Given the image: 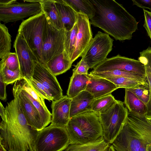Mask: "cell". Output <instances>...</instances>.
<instances>
[{"instance_id": "6da1fadb", "label": "cell", "mask_w": 151, "mask_h": 151, "mask_svg": "<svg viewBox=\"0 0 151 151\" xmlns=\"http://www.w3.org/2000/svg\"><path fill=\"white\" fill-rule=\"evenodd\" d=\"M94 10L89 20L116 40H130L138 28V22L123 5L114 0H89Z\"/></svg>"}, {"instance_id": "7a4b0ae2", "label": "cell", "mask_w": 151, "mask_h": 151, "mask_svg": "<svg viewBox=\"0 0 151 151\" xmlns=\"http://www.w3.org/2000/svg\"><path fill=\"white\" fill-rule=\"evenodd\" d=\"M12 93L14 99L8 103L5 119L0 124V143L7 151H33L38 131L28 124L17 97Z\"/></svg>"}, {"instance_id": "3957f363", "label": "cell", "mask_w": 151, "mask_h": 151, "mask_svg": "<svg viewBox=\"0 0 151 151\" xmlns=\"http://www.w3.org/2000/svg\"><path fill=\"white\" fill-rule=\"evenodd\" d=\"M127 119L111 144L115 151H146L151 144V124L144 116L132 115Z\"/></svg>"}, {"instance_id": "277c9868", "label": "cell", "mask_w": 151, "mask_h": 151, "mask_svg": "<svg viewBox=\"0 0 151 151\" xmlns=\"http://www.w3.org/2000/svg\"><path fill=\"white\" fill-rule=\"evenodd\" d=\"M66 128L70 144H86L103 137L99 114L92 111L70 118Z\"/></svg>"}, {"instance_id": "5b68a950", "label": "cell", "mask_w": 151, "mask_h": 151, "mask_svg": "<svg viewBox=\"0 0 151 151\" xmlns=\"http://www.w3.org/2000/svg\"><path fill=\"white\" fill-rule=\"evenodd\" d=\"M47 23L45 14L42 11L23 20L18 31V33L24 38L38 61L41 63Z\"/></svg>"}, {"instance_id": "8992f818", "label": "cell", "mask_w": 151, "mask_h": 151, "mask_svg": "<svg viewBox=\"0 0 151 151\" xmlns=\"http://www.w3.org/2000/svg\"><path fill=\"white\" fill-rule=\"evenodd\" d=\"M129 114L124 103L120 101L106 111L99 114L103 137L109 144H112L127 121Z\"/></svg>"}, {"instance_id": "52a82bcc", "label": "cell", "mask_w": 151, "mask_h": 151, "mask_svg": "<svg viewBox=\"0 0 151 151\" xmlns=\"http://www.w3.org/2000/svg\"><path fill=\"white\" fill-rule=\"evenodd\" d=\"M42 11L39 0L0 1V21L15 22L36 15Z\"/></svg>"}, {"instance_id": "ba28073f", "label": "cell", "mask_w": 151, "mask_h": 151, "mask_svg": "<svg viewBox=\"0 0 151 151\" xmlns=\"http://www.w3.org/2000/svg\"><path fill=\"white\" fill-rule=\"evenodd\" d=\"M70 144L66 127L50 125L38 131L33 151H63Z\"/></svg>"}, {"instance_id": "9c48e42d", "label": "cell", "mask_w": 151, "mask_h": 151, "mask_svg": "<svg viewBox=\"0 0 151 151\" xmlns=\"http://www.w3.org/2000/svg\"><path fill=\"white\" fill-rule=\"evenodd\" d=\"M113 41L107 33L99 31L95 35L82 57L89 69L93 68L107 58L112 50Z\"/></svg>"}, {"instance_id": "30bf717a", "label": "cell", "mask_w": 151, "mask_h": 151, "mask_svg": "<svg viewBox=\"0 0 151 151\" xmlns=\"http://www.w3.org/2000/svg\"><path fill=\"white\" fill-rule=\"evenodd\" d=\"M65 36L64 29H58L47 23L42 50V63L45 64L64 52Z\"/></svg>"}, {"instance_id": "8fae6325", "label": "cell", "mask_w": 151, "mask_h": 151, "mask_svg": "<svg viewBox=\"0 0 151 151\" xmlns=\"http://www.w3.org/2000/svg\"><path fill=\"white\" fill-rule=\"evenodd\" d=\"M113 70L133 72L146 76L144 65L140 61L119 55L106 58L94 68L90 73L103 72Z\"/></svg>"}, {"instance_id": "7c38bea8", "label": "cell", "mask_w": 151, "mask_h": 151, "mask_svg": "<svg viewBox=\"0 0 151 151\" xmlns=\"http://www.w3.org/2000/svg\"><path fill=\"white\" fill-rule=\"evenodd\" d=\"M14 47L17 55L22 76L26 79L32 78L34 61L38 60L23 37L17 33Z\"/></svg>"}, {"instance_id": "4fadbf2b", "label": "cell", "mask_w": 151, "mask_h": 151, "mask_svg": "<svg viewBox=\"0 0 151 151\" xmlns=\"http://www.w3.org/2000/svg\"><path fill=\"white\" fill-rule=\"evenodd\" d=\"M76 23L78 30L75 50L70 60L72 63L82 56L93 38L89 19L86 15L78 13Z\"/></svg>"}, {"instance_id": "5bb4252c", "label": "cell", "mask_w": 151, "mask_h": 151, "mask_svg": "<svg viewBox=\"0 0 151 151\" xmlns=\"http://www.w3.org/2000/svg\"><path fill=\"white\" fill-rule=\"evenodd\" d=\"M35 67L32 78L41 83L47 90L53 101H57L63 96V91L56 76L45 64L34 61Z\"/></svg>"}, {"instance_id": "9a60e30c", "label": "cell", "mask_w": 151, "mask_h": 151, "mask_svg": "<svg viewBox=\"0 0 151 151\" xmlns=\"http://www.w3.org/2000/svg\"><path fill=\"white\" fill-rule=\"evenodd\" d=\"M12 91L17 97L28 124L37 131L45 127L39 112L22 91L19 80L15 82Z\"/></svg>"}, {"instance_id": "2e32d148", "label": "cell", "mask_w": 151, "mask_h": 151, "mask_svg": "<svg viewBox=\"0 0 151 151\" xmlns=\"http://www.w3.org/2000/svg\"><path fill=\"white\" fill-rule=\"evenodd\" d=\"M71 98L63 96L57 101H53L51 105L52 120L50 125L66 127L70 119Z\"/></svg>"}, {"instance_id": "e0dca14e", "label": "cell", "mask_w": 151, "mask_h": 151, "mask_svg": "<svg viewBox=\"0 0 151 151\" xmlns=\"http://www.w3.org/2000/svg\"><path fill=\"white\" fill-rule=\"evenodd\" d=\"M88 76L89 80L85 90L91 94L95 99L111 94L117 89L115 85L108 79L90 73Z\"/></svg>"}, {"instance_id": "ac0fdd59", "label": "cell", "mask_w": 151, "mask_h": 151, "mask_svg": "<svg viewBox=\"0 0 151 151\" xmlns=\"http://www.w3.org/2000/svg\"><path fill=\"white\" fill-rule=\"evenodd\" d=\"M94 99L93 95L86 90L71 98L70 113V119L81 114L91 111Z\"/></svg>"}, {"instance_id": "d6986e66", "label": "cell", "mask_w": 151, "mask_h": 151, "mask_svg": "<svg viewBox=\"0 0 151 151\" xmlns=\"http://www.w3.org/2000/svg\"><path fill=\"white\" fill-rule=\"evenodd\" d=\"M55 1L63 29L70 30L76 22L77 13L64 0Z\"/></svg>"}, {"instance_id": "ffe728a7", "label": "cell", "mask_w": 151, "mask_h": 151, "mask_svg": "<svg viewBox=\"0 0 151 151\" xmlns=\"http://www.w3.org/2000/svg\"><path fill=\"white\" fill-rule=\"evenodd\" d=\"M39 3L47 22L58 29H63L55 0H39Z\"/></svg>"}, {"instance_id": "44dd1931", "label": "cell", "mask_w": 151, "mask_h": 151, "mask_svg": "<svg viewBox=\"0 0 151 151\" xmlns=\"http://www.w3.org/2000/svg\"><path fill=\"white\" fill-rule=\"evenodd\" d=\"M72 64L63 52L54 57L45 65L50 71L56 76L69 70Z\"/></svg>"}, {"instance_id": "7402d4cb", "label": "cell", "mask_w": 151, "mask_h": 151, "mask_svg": "<svg viewBox=\"0 0 151 151\" xmlns=\"http://www.w3.org/2000/svg\"><path fill=\"white\" fill-rule=\"evenodd\" d=\"M124 103L129 112L137 116H145L146 105L127 89H125Z\"/></svg>"}, {"instance_id": "603a6c76", "label": "cell", "mask_w": 151, "mask_h": 151, "mask_svg": "<svg viewBox=\"0 0 151 151\" xmlns=\"http://www.w3.org/2000/svg\"><path fill=\"white\" fill-rule=\"evenodd\" d=\"M89 80L88 74H73L70 78L67 91V96L71 99L82 91H85Z\"/></svg>"}, {"instance_id": "cb8c5ba5", "label": "cell", "mask_w": 151, "mask_h": 151, "mask_svg": "<svg viewBox=\"0 0 151 151\" xmlns=\"http://www.w3.org/2000/svg\"><path fill=\"white\" fill-rule=\"evenodd\" d=\"M110 145L102 137L95 142L86 144H70L65 151H106Z\"/></svg>"}, {"instance_id": "d4e9b609", "label": "cell", "mask_w": 151, "mask_h": 151, "mask_svg": "<svg viewBox=\"0 0 151 151\" xmlns=\"http://www.w3.org/2000/svg\"><path fill=\"white\" fill-rule=\"evenodd\" d=\"M90 73L103 78L113 77H123L136 79L141 81H145L146 76L136 72L120 70H113L103 72Z\"/></svg>"}, {"instance_id": "484cf974", "label": "cell", "mask_w": 151, "mask_h": 151, "mask_svg": "<svg viewBox=\"0 0 151 151\" xmlns=\"http://www.w3.org/2000/svg\"><path fill=\"white\" fill-rule=\"evenodd\" d=\"M117 101L111 93L95 99L91 111L99 114L104 113L113 106Z\"/></svg>"}, {"instance_id": "4316f807", "label": "cell", "mask_w": 151, "mask_h": 151, "mask_svg": "<svg viewBox=\"0 0 151 151\" xmlns=\"http://www.w3.org/2000/svg\"><path fill=\"white\" fill-rule=\"evenodd\" d=\"M77 13L86 15L90 19L94 16V9L89 0H64Z\"/></svg>"}, {"instance_id": "83f0119b", "label": "cell", "mask_w": 151, "mask_h": 151, "mask_svg": "<svg viewBox=\"0 0 151 151\" xmlns=\"http://www.w3.org/2000/svg\"><path fill=\"white\" fill-rule=\"evenodd\" d=\"M78 30L76 22L70 30H65L64 52L70 61L75 49Z\"/></svg>"}, {"instance_id": "f1b7e54d", "label": "cell", "mask_w": 151, "mask_h": 151, "mask_svg": "<svg viewBox=\"0 0 151 151\" xmlns=\"http://www.w3.org/2000/svg\"><path fill=\"white\" fill-rule=\"evenodd\" d=\"M11 36L7 28L4 24H0V58L2 59L10 52Z\"/></svg>"}, {"instance_id": "f546056e", "label": "cell", "mask_w": 151, "mask_h": 151, "mask_svg": "<svg viewBox=\"0 0 151 151\" xmlns=\"http://www.w3.org/2000/svg\"><path fill=\"white\" fill-rule=\"evenodd\" d=\"M105 78L114 84L117 89L120 88H131L141 85L149 86L147 81H141L123 77H108Z\"/></svg>"}, {"instance_id": "4dcf8cb0", "label": "cell", "mask_w": 151, "mask_h": 151, "mask_svg": "<svg viewBox=\"0 0 151 151\" xmlns=\"http://www.w3.org/2000/svg\"><path fill=\"white\" fill-rule=\"evenodd\" d=\"M139 54L138 60L144 65L147 80L149 86L151 87V47H149Z\"/></svg>"}, {"instance_id": "1f68e13d", "label": "cell", "mask_w": 151, "mask_h": 151, "mask_svg": "<svg viewBox=\"0 0 151 151\" xmlns=\"http://www.w3.org/2000/svg\"><path fill=\"white\" fill-rule=\"evenodd\" d=\"M0 72L2 74L4 81L6 86L23 78L19 68L13 71L6 66L0 65Z\"/></svg>"}, {"instance_id": "d6a6232c", "label": "cell", "mask_w": 151, "mask_h": 151, "mask_svg": "<svg viewBox=\"0 0 151 151\" xmlns=\"http://www.w3.org/2000/svg\"><path fill=\"white\" fill-rule=\"evenodd\" d=\"M21 87L28 92L35 99L38 101L47 110H49L45 103V99L35 90L24 78L19 80Z\"/></svg>"}, {"instance_id": "836d02e7", "label": "cell", "mask_w": 151, "mask_h": 151, "mask_svg": "<svg viewBox=\"0 0 151 151\" xmlns=\"http://www.w3.org/2000/svg\"><path fill=\"white\" fill-rule=\"evenodd\" d=\"M0 65L7 67L12 70H15L19 68V63L16 52L8 54L2 58L0 62Z\"/></svg>"}, {"instance_id": "e575fe53", "label": "cell", "mask_w": 151, "mask_h": 151, "mask_svg": "<svg viewBox=\"0 0 151 151\" xmlns=\"http://www.w3.org/2000/svg\"><path fill=\"white\" fill-rule=\"evenodd\" d=\"M133 92L145 105L147 104L150 98L149 86H139L131 88H127Z\"/></svg>"}, {"instance_id": "d590c367", "label": "cell", "mask_w": 151, "mask_h": 151, "mask_svg": "<svg viewBox=\"0 0 151 151\" xmlns=\"http://www.w3.org/2000/svg\"><path fill=\"white\" fill-rule=\"evenodd\" d=\"M25 79L43 99L49 101L53 100L47 90L41 83L32 78Z\"/></svg>"}, {"instance_id": "8d00e7d4", "label": "cell", "mask_w": 151, "mask_h": 151, "mask_svg": "<svg viewBox=\"0 0 151 151\" xmlns=\"http://www.w3.org/2000/svg\"><path fill=\"white\" fill-rule=\"evenodd\" d=\"M89 69L88 66L86 63L81 59L73 69V74L87 75Z\"/></svg>"}, {"instance_id": "74e56055", "label": "cell", "mask_w": 151, "mask_h": 151, "mask_svg": "<svg viewBox=\"0 0 151 151\" xmlns=\"http://www.w3.org/2000/svg\"><path fill=\"white\" fill-rule=\"evenodd\" d=\"M145 18L143 27L151 40V12L143 9Z\"/></svg>"}, {"instance_id": "f35d334b", "label": "cell", "mask_w": 151, "mask_h": 151, "mask_svg": "<svg viewBox=\"0 0 151 151\" xmlns=\"http://www.w3.org/2000/svg\"><path fill=\"white\" fill-rule=\"evenodd\" d=\"M133 5L144 9H147L151 12V0H132Z\"/></svg>"}, {"instance_id": "ab89813d", "label": "cell", "mask_w": 151, "mask_h": 151, "mask_svg": "<svg viewBox=\"0 0 151 151\" xmlns=\"http://www.w3.org/2000/svg\"><path fill=\"white\" fill-rule=\"evenodd\" d=\"M6 86L4 81L2 74L0 72V99L4 101H6L7 100Z\"/></svg>"}, {"instance_id": "60d3db41", "label": "cell", "mask_w": 151, "mask_h": 151, "mask_svg": "<svg viewBox=\"0 0 151 151\" xmlns=\"http://www.w3.org/2000/svg\"><path fill=\"white\" fill-rule=\"evenodd\" d=\"M150 95L149 101L146 105V111L145 115L146 118H151V87H149Z\"/></svg>"}, {"instance_id": "b9f144b4", "label": "cell", "mask_w": 151, "mask_h": 151, "mask_svg": "<svg viewBox=\"0 0 151 151\" xmlns=\"http://www.w3.org/2000/svg\"><path fill=\"white\" fill-rule=\"evenodd\" d=\"M0 115L2 120H4L6 118V110L1 102H0Z\"/></svg>"}, {"instance_id": "7bdbcfd3", "label": "cell", "mask_w": 151, "mask_h": 151, "mask_svg": "<svg viewBox=\"0 0 151 151\" xmlns=\"http://www.w3.org/2000/svg\"><path fill=\"white\" fill-rule=\"evenodd\" d=\"M106 151H115V150L112 145H110Z\"/></svg>"}, {"instance_id": "ee69618b", "label": "cell", "mask_w": 151, "mask_h": 151, "mask_svg": "<svg viewBox=\"0 0 151 151\" xmlns=\"http://www.w3.org/2000/svg\"><path fill=\"white\" fill-rule=\"evenodd\" d=\"M0 151H7L1 143H0Z\"/></svg>"}, {"instance_id": "f6af8a7d", "label": "cell", "mask_w": 151, "mask_h": 151, "mask_svg": "<svg viewBox=\"0 0 151 151\" xmlns=\"http://www.w3.org/2000/svg\"><path fill=\"white\" fill-rule=\"evenodd\" d=\"M146 151H151V144H149L147 145Z\"/></svg>"}, {"instance_id": "bcb514c9", "label": "cell", "mask_w": 151, "mask_h": 151, "mask_svg": "<svg viewBox=\"0 0 151 151\" xmlns=\"http://www.w3.org/2000/svg\"><path fill=\"white\" fill-rule=\"evenodd\" d=\"M146 119L148 122L151 124V118H146Z\"/></svg>"}]
</instances>
